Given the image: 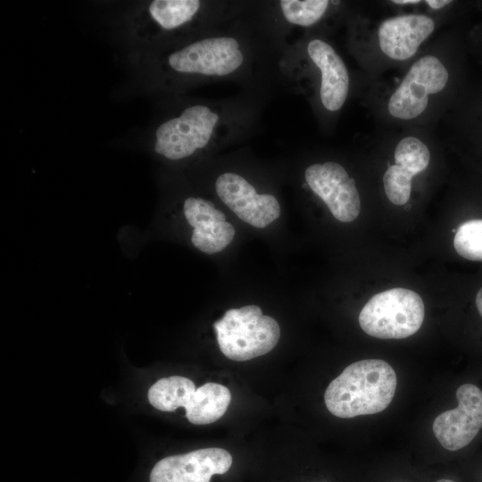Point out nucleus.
Instances as JSON below:
<instances>
[{"instance_id":"6e6552de","label":"nucleus","mask_w":482,"mask_h":482,"mask_svg":"<svg viewBox=\"0 0 482 482\" xmlns=\"http://www.w3.org/2000/svg\"><path fill=\"white\" fill-rule=\"evenodd\" d=\"M448 71L433 55L418 60L388 102V111L395 118L410 120L426 109L428 95L440 92L448 81Z\"/></svg>"},{"instance_id":"1a4fd4ad","label":"nucleus","mask_w":482,"mask_h":482,"mask_svg":"<svg viewBox=\"0 0 482 482\" xmlns=\"http://www.w3.org/2000/svg\"><path fill=\"white\" fill-rule=\"evenodd\" d=\"M303 187H309L342 222L354 220L361 212V199L355 181L337 162L312 163L304 170Z\"/></svg>"},{"instance_id":"aec40b11","label":"nucleus","mask_w":482,"mask_h":482,"mask_svg":"<svg viewBox=\"0 0 482 482\" xmlns=\"http://www.w3.org/2000/svg\"><path fill=\"white\" fill-rule=\"evenodd\" d=\"M436 482H454V481L451 479H447V478H442V479L437 480Z\"/></svg>"},{"instance_id":"39448f33","label":"nucleus","mask_w":482,"mask_h":482,"mask_svg":"<svg viewBox=\"0 0 482 482\" xmlns=\"http://www.w3.org/2000/svg\"><path fill=\"white\" fill-rule=\"evenodd\" d=\"M425 306L421 297L406 288H392L373 295L359 314L368 335L380 339H403L421 327Z\"/></svg>"},{"instance_id":"9b49d317","label":"nucleus","mask_w":482,"mask_h":482,"mask_svg":"<svg viewBox=\"0 0 482 482\" xmlns=\"http://www.w3.org/2000/svg\"><path fill=\"white\" fill-rule=\"evenodd\" d=\"M232 464L231 454L212 447L159 461L150 473V482H210L214 474L226 473Z\"/></svg>"},{"instance_id":"f03ea898","label":"nucleus","mask_w":482,"mask_h":482,"mask_svg":"<svg viewBox=\"0 0 482 482\" xmlns=\"http://www.w3.org/2000/svg\"><path fill=\"white\" fill-rule=\"evenodd\" d=\"M397 378L389 363L367 359L348 365L328 386L324 401L333 415L349 419L375 414L392 402Z\"/></svg>"},{"instance_id":"ddd939ff","label":"nucleus","mask_w":482,"mask_h":482,"mask_svg":"<svg viewBox=\"0 0 482 482\" xmlns=\"http://www.w3.org/2000/svg\"><path fill=\"white\" fill-rule=\"evenodd\" d=\"M428 146L419 138H403L395 150V164L390 166L383 176L386 195L396 205L405 204L411 195V179L423 171L429 163Z\"/></svg>"},{"instance_id":"a211bd4d","label":"nucleus","mask_w":482,"mask_h":482,"mask_svg":"<svg viewBox=\"0 0 482 482\" xmlns=\"http://www.w3.org/2000/svg\"><path fill=\"white\" fill-rule=\"evenodd\" d=\"M476 307L478 312L482 317V287L478 290L476 296Z\"/></svg>"},{"instance_id":"7ed1b4c3","label":"nucleus","mask_w":482,"mask_h":482,"mask_svg":"<svg viewBox=\"0 0 482 482\" xmlns=\"http://www.w3.org/2000/svg\"><path fill=\"white\" fill-rule=\"evenodd\" d=\"M221 353L229 360L245 362L270 352L280 337V328L257 305L228 310L213 323Z\"/></svg>"},{"instance_id":"6ab92c4d","label":"nucleus","mask_w":482,"mask_h":482,"mask_svg":"<svg viewBox=\"0 0 482 482\" xmlns=\"http://www.w3.org/2000/svg\"><path fill=\"white\" fill-rule=\"evenodd\" d=\"M393 3L398 4H418L420 3V1L419 0H394Z\"/></svg>"},{"instance_id":"9d476101","label":"nucleus","mask_w":482,"mask_h":482,"mask_svg":"<svg viewBox=\"0 0 482 482\" xmlns=\"http://www.w3.org/2000/svg\"><path fill=\"white\" fill-rule=\"evenodd\" d=\"M290 43L295 44L319 71L318 96L321 106L330 112L339 111L346 101L350 84L347 67L340 55L319 37Z\"/></svg>"},{"instance_id":"f8f14e48","label":"nucleus","mask_w":482,"mask_h":482,"mask_svg":"<svg viewBox=\"0 0 482 482\" xmlns=\"http://www.w3.org/2000/svg\"><path fill=\"white\" fill-rule=\"evenodd\" d=\"M183 213L193 227L191 243L201 252L208 254L219 253L232 242L235 229L212 201L188 196L183 202Z\"/></svg>"},{"instance_id":"dca6fc26","label":"nucleus","mask_w":482,"mask_h":482,"mask_svg":"<svg viewBox=\"0 0 482 482\" xmlns=\"http://www.w3.org/2000/svg\"><path fill=\"white\" fill-rule=\"evenodd\" d=\"M453 245L463 258L482 262V220H470L459 226Z\"/></svg>"},{"instance_id":"423d86ee","label":"nucleus","mask_w":482,"mask_h":482,"mask_svg":"<svg viewBox=\"0 0 482 482\" xmlns=\"http://www.w3.org/2000/svg\"><path fill=\"white\" fill-rule=\"evenodd\" d=\"M457 405L440 413L432 429L441 445L456 452L471 445L482 432V386L461 384L455 392Z\"/></svg>"},{"instance_id":"0eeeda50","label":"nucleus","mask_w":482,"mask_h":482,"mask_svg":"<svg viewBox=\"0 0 482 482\" xmlns=\"http://www.w3.org/2000/svg\"><path fill=\"white\" fill-rule=\"evenodd\" d=\"M213 187L219 199L245 223L263 229L281 213L278 198L270 193H260L245 176L226 170L218 174Z\"/></svg>"},{"instance_id":"f257e3e1","label":"nucleus","mask_w":482,"mask_h":482,"mask_svg":"<svg viewBox=\"0 0 482 482\" xmlns=\"http://www.w3.org/2000/svg\"><path fill=\"white\" fill-rule=\"evenodd\" d=\"M270 98L243 91L233 97L188 103L156 127L154 150L169 161H181L246 140L257 131Z\"/></svg>"},{"instance_id":"2eb2a0df","label":"nucleus","mask_w":482,"mask_h":482,"mask_svg":"<svg viewBox=\"0 0 482 482\" xmlns=\"http://www.w3.org/2000/svg\"><path fill=\"white\" fill-rule=\"evenodd\" d=\"M331 3L328 0L264 1L266 12L284 46L295 29H308L321 21Z\"/></svg>"},{"instance_id":"4468645a","label":"nucleus","mask_w":482,"mask_h":482,"mask_svg":"<svg viewBox=\"0 0 482 482\" xmlns=\"http://www.w3.org/2000/svg\"><path fill=\"white\" fill-rule=\"evenodd\" d=\"M435 29L434 21L422 14H408L385 20L378 28V43L388 57L411 58Z\"/></svg>"},{"instance_id":"20e7f679","label":"nucleus","mask_w":482,"mask_h":482,"mask_svg":"<svg viewBox=\"0 0 482 482\" xmlns=\"http://www.w3.org/2000/svg\"><path fill=\"white\" fill-rule=\"evenodd\" d=\"M152 406L162 411L186 410V417L195 425H207L220 419L231 401L229 388L209 382L197 389L195 383L185 377L171 376L157 380L148 390Z\"/></svg>"},{"instance_id":"f3484780","label":"nucleus","mask_w":482,"mask_h":482,"mask_svg":"<svg viewBox=\"0 0 482 482\" xmlns=\"http://www.w3.org/2000/svg\"><path fill=\"white\" fill-rule=\"evenodd\" d=\"M426 3L433 9H440L451 3L449 0H427Z\"/></svg>"}]
</instances>
